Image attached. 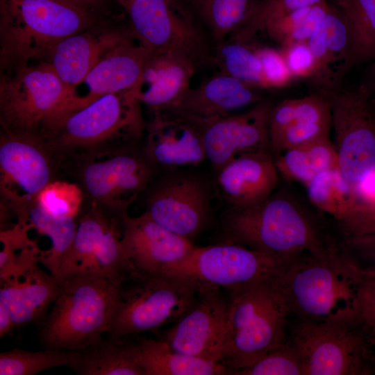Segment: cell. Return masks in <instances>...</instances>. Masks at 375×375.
Returning a JSON list of instances; mask_svg holds the SVG:
<instances>
[{"label": "cell", "instance_id": "1", "mask_svg": "<svg viewBox=\"0 0 375 375\" xmlns=\"http://www.w3.org/2000/svg\"><path fill=\"white\" fill-rule=\"evenodd\" d=\"M362 278L344 242H335L324 254L290 257L276 281L290 316L322 322L358 319Z\"/></svg>", "mask_w": 375, "mask_h": 375}, {"label": "cell", "instance_id": "2", "mask_svg": "<svg viewBox=\"0 0 375 375\" xmlns=\"http://www.w3.org/2000/svg\"><path fill=\"white\" fill-rule=\"evenodd\" d=\"M146 128L133 90L103 95L67 112L40 135L58 163L133 145Z\"/></svg>", "mask_w": 375, "mask_h": 375}, {"label": "cell", "instance_id": "3", "mask_svg": "<svg viewBox=\"0 0 375 375\" xmlns=\"http://www.w3.org/2000/svg\"><path fill=\"white\" fill-rule=\"evenodd\" d=\"M223 228L228 242L278 258L324 254L335 242L324 236L297 201L282 193L249 206L229 208Z\"/></svg>", "mask_w": 375, "mask_h": 375}, {"label": "cell", "instance_id": "4", "mask_svg": "<svg viewBox=\"0 0 375 375\" xmlns=\"http://www.w3.org/2000/svg\"><path fill=\"white\" fill-rule=\"evenodd\" d=\"M124 276H76L61 281L39 339L44 349L81 351L108 330Z\"/></svg>", "mask_w": 375, "mask_h": 375}, {"label": "cell", "instance_id": "5", "mask_svg": "<svg viewBox=\"0 0 375 375\" xmlns=\"http://www.w3.org/2000/svg\"><path fill=\"white\" fill-rule=\"evenodd\" d=\"M276 277L226 291L229 313L224 364L228 374L250 366L288 340L290 313Z\"/></svg>", "mask_w": 375, "mask_h": 375}, {"label": "cell", "instance_id": "6", "mask_svg": "<svg viewBox=\"0 0 375 375\" xmlns=\"http://www.w3.org/2000/svg\"><path fill=\"white\" fill-rule=\"evenodd\" d=\"M93 22L92 10L54 0H1V59L16 66L47 56Z\"/></svg>", "mask_w": 375, "mask_h": 375}, {"label": "cell", "instance_id": "7", "mask_svg": "<svg viewBox=\"0 0 375 375\" xmlns=\"http://www.w3.org/2000/svg\"><path fill=\"white\" fill-rule=\"evenodd\" d=\"M288 339L300 356L303 375L375 373V343L358 319H295L289 324Z\"/></svg>", "mask_w": 375, "mask_h": 375}, {"label": "cell", "instance_id": "8", "mask_svg": "<svg viewBox=\"0 0 375 375\" xmlns=\"http://www.w3.org/2000/svg\"><path fill=\"white\" fill-rule=\"evenodd\" d=\"M129 277L133 281L119 289L106 335L126 337L176 322L199 296L194 285L172 276Z\"/></svg>", "mask_w": 375, "mask_h": 375}, {"label": "cell", "instance_id": "9", "mask_svg": "<svg viewBox=\"0 0 375 375\" xmlns=\"http://www.w3.org/2000/svg\"><path fill=\"white\" fill-rule=\"evenodd\" d=\"M67 90L48 61L15 66L0 84L4 132L40 135L63 112Z\"/></svg>", "mask_w": 375, "mask_h": 375}, {"label": "cell", "instance_id": "10", "mask_svg": "<svg viewBox=\"0 0 375 375\" xmlns=\"http://www.w3.org/2000/svg\"><path fill=\"white\" fill-rule=\"evenodd\" d=\"M290 257H275L228 242L194 247L161 274L188 281L199 292L210 288L228 291L275 278Z\"/></svg>", "mask_w": 375, "mask_h": 375}, {"label": "cell", "instance_id": "11", "mask_svg": "<svg viewBox=\"0 0 375 375\" xmlns=\"http://www.w3.org/2000/svg\"><path fill=\"white\" fill-rule=\"evenodd\" d=\"M79 185L93 204L121 217L153 180L155 168L133 145L73 161Z\"/></svg>", "mask_w": 375, "mask_h": 375}, {"label": "cell", "instance_id": "12", "mask_svg": "<svg viewBox=\"0 0 375 375\" xmlns=\"http://www.w3.org/2000/svg\"><path fill=\"white\" fill-rule=\"evenodd\" d=\"M324 94L331 106L338 169L357 188L375 169V100L360 85Z\"/></svg>", "mask_w": 375, "mask_h": 375}, {"label": "cell", "instance_id": "13", "mask_svg": "<svg viewBox=\"0 0 375 375\" xmlns=\"http://www.w3.org/2000/svg\"><path fill=\"white\" fill-rule=\"evenodd\" d=\"M57 162L42 137L3 132L0 140L1 210L15 218L54 180Z\"/></svg>", "mask_w": 375, "mask_h": 375}, {"label": "cell", "instance_id": "14", "mask_svg": "<svg viewBox=\"0 0 375 375\" xmlns=\"http://www.w3.org/2000/svg\"><path fill=\"white\" fill-rule=\"evenodd\" d=\"M120 217L91 204L78 219L72 244L65 256L56 278L86 275L129 276L123 253Z\"/></svg>", "mask_w": 375, "mask_h": 375}, {"label": "cell", "instance_id": "15", "mask_svg": "<svg viewBox=\"0 0 375 375\" xmlns=\"http://www.w3.org/2000/svg\"><path fill=\"white\" fill-rule=\"evenodd\" d=\"M127 12L133 33L151 53L176 50L197 66L211 64L210 52L199 30L177 11L172 0H116Z\"/></svg>", "mask_w": 375, "mask_h": 375}, {"label": "cell", "instance_id": "16", "mask_svg": "<svg viewBox=\"0 0 375 375\" xmlns=\"http://www.w3.org/2000/svg\"><path fill=\"white\" fill-rule=\"evenodd\" d=\"M145 190V211L167 230L190 240L208 226L210 192L197 176L177 170L167 172Z\"/></svg>", "mask_w": 375, "mask_h": 375}, {"label": "cell", "instance_id": "17", "mask_svg": "<svg viewBox=\"0 0 375 375\" xmlns=\"http://www.w3.org/2000/svg\"><path fill=\"white\" fill-rule=\"evenodd\" d=\"M228 313L227 294L220 288L204 290L199 292L196 303L174 322L162 340L178 352L224 364Z\"/></svg>", "mask_w": 375, "mask_h": 375}, {"label": "cell", "instance_id": "18", "mask_svg": "<svg viewBox=\"0 0 375 375\" xmlns=\"http://www.w3.org/2000/svg\"><path fill=\"white\" fill-rule=\"evenodd\" d=\"M120 218L121 243L129 276L161 274L195 247L190 240L157 223L146 211L138 217L125 212Z\"/></svg>", "mask_w": 375, "mask_h": 375}, {"label": "cell", "instance_id": "19", "mask_svg": "<svg viewBox=\"0 0 375 375\" xmlns=\"http://www.w3.org/2000/svg\"><path fill=\"white\" fill-rule=\"evenodd\" d=\"M272 107L270 102L262 100L242 113L194 122L201 131L207 159L217 171L241 154L269 149L268 126Z\"/></svg>", "mask_w": 375, "mask_h": 375}, {"label": "cell", "instance_id": "20", "mask_svg": "<svg viewBox=\"0 0 375 375\" xmlns=\"http://www.w3.org/2000/svg\"><path fill=\"white\" fill-rule=\"evenodd\" d=\"M150 54L140 43L123 35L106 49L74 89L81 88L82 92L69 101L63 114L82 108L103 95L133 90Z\"/></svg>", "mask_w": 375, "mask_h": 375}, {"label": "cell", "instance_id": "21", "mask_svg": "<svg viewBox=\"0 0 375 375\" xmlns=\"http://www.w3.org/2000/svg\"><path fill=\"white\" fill-rule=\"evenodd\" d=\"M145 129L142 153L154 168L172 172L207 160L199 126L182 115L171 112L153 114Z\"/></svg>", "mask_w": 375, "mask_h": 375}, {"label": "cell", "instance_id": "22", "mask_svg": "<svg viewBox=\"0 0 375 375\" xmlns=\"http://www.w3.org/2000/svg\"><path fill=\"white\" fill-rule=\"evenodd\" d=\"M268 127L269 149L279 154L329 137L332 127L329 100L319 92L301 98L285 99L273 106Z\"/></svg>", "mask_w": 375, "mask_h": 375}, {"label": "cell", "instance_id": "23", "mask_svg": "<svg viewBox=\"0 0 375 375\" xmlns=\"http://www.w3.org/2000/svg\"><path fill=\"white\" fill-rule=\"evenodd\" d=\"M197 67L190 56L180 51L151 53L133 91L152 115L170 111L190 88Z\"/></svg>", "mask_w": 375, "mask_h": 375}, {"label": "cell", "instance_id": "24", "mask_svg": "<svg viewBox=\"0 0 375 375\" xmlns=\"http://www.w3.org/2000/svg\"><path fill=\"white\" fill-rule=\"evenodd\" d=\"M260 90L219 72L190 87L178 106L168 112L194 122L217 119L263 100Z\"/></svg>", "mask_w": 375, "mask_h": 375}, {"label": "cell", "instance_id": "25", "mask_svg": "<svg viewBox=\"0 0 375 375\" xmlns=\"http://www.w3.org/2000/svg\"><path fill=\"white\" fill-rule=\"evenodd\" d=\"M217 172V186L230 208L264 200L273 193L278 178L275 160L267 150L241 154Z\"/></svg>", "mask_w": 375, "mask_h": 375}, {"label": "cell", "instance_id": "26", "mask_svg": "<svg viewBox=\"0 0 375 375\" xmlns=\"http://www.w3.org/2000/svg\"><path fill=\"white\" fill-rule=\"evenodd\" d=\"M315 61L311 80L318 92L328 94L340 89L353 67L349 33L338 7H332L308 40Z\"/></svg>", "mask_w": 375, "mask_h": 375}, {"label": "cell", "instance_id": "27", "mask_svg": "<svg viewBox=\"0 0 375 375\" xmlns=\"http://www.w3.org/2000/svg\"><path fill=\"white\" fill-rule=\"evenodd\" d=\"M39 264L0 281V302L8 308L15 328L40 324L60 292V282Z\"/></svg>", "mask_w": 375, "mask_h": 375}, {"label": "cell", "instance_id": "28", "mask_svg": "<svg viewBox=\"0 0 375 375\" xmlns=\"http://www.w3.org/2000/svg\"><path fill=\"white\" fill-rule=\"evenodd\" d=\"M122 36L97 37L81 31L62 40L50 50L48 62L67 88V98L106 49Z\"/></svg>", "mask_w": 375, "mask_h": 375}, {"label": "cell", "instance_id": "29", "mask_svg": "<svg viewBox=\"0 0 375 375\" xmlns=\"http://www.w3.org/2000/svg\"><path fill=\"white\" fill-rule=\"evenodd\" d=\"M135 348L144 375L228 374L223 363L178 352L162 339H142L135 342Z\"/></svg>", "mask_w": 375, "mask_h": 375}, {"label": "cell", "instance_id": "30", "mask_svg": "<svg viewBox=\"0 0 375 375\" xmlns=\"http://www.w3.org/2000/svg\"><path fill=\"white\" fill-rule=\"evenodd\" d=\"M107 335L78 351L72 368L79 375H144L135 342Z\"/></svg>", "mask_w": 375, "mask_h": 375}, {"label": "cell", "instance_id": "31", "mask_svg": "<svg viewBox=\"0 0 375 375\" xmlns=\"http://www.w3.org/2000/svg\"><path fill=\"white\" fill-rule=\"evenodd\" d=\"M16 222L34 231L38 238L44 237L48 240L49 249L40 254L39 262L56 278L60 266L72 244L78 218L54 217L46 213L35 201L16 217Z\"/></svg>", "mask_w": 375, "mask_h": 375}, {"label": "cell", "instance_id": "32", "mask_svg": "<svg viewBox=\"0 0 375 375\" xmlns=\"http://www.w3.org/2000/svg\"><path fill=\"white\" fill-rule=\"evenodd\" d=\"M275 164L284 178L305 185L322 172L338 169L336 149L330 136L285 151Z\"/></svg>", "mask_w": 375, "mask_h": 375}, {"label": "cell", "instance_id": "33", "mask_svg": "<svg viewBox=\"0 0 375 375\" xmlns=\"http://www.w3.org/2000/svg\"><path fill=\"white\" fill-rule=\"evenodd\" d=\"M306 187L312 203L336 221L361 201L357 188L345 180L338 168L322 172Z\"/></svg>", "mask_w": 375, "mask_h": 375}, {"label": "cell", "instance_id": "34", "mask_svg": "<svg viewBox=\"0 0 375 375\" xmlns=\"http://www.w3.org/2000/svg\"><path fill=\"white\" fill-rule=\"evenodd\" d=\"M349 33L353 67L375 59V0H338Z\"/></svg>", "mask_w": 375, "mask_h": 375}, {"label": "cell", "instance_id": "35", "mask_svg": "<svg viewBox=\"0 0 375 375\" xmlns=\"http://www.w3.org/2000/svg\"><path fill=\"white\" fill-rule=\"evenodd\" d=\"M259 0H194L214 39L220 42L244 26Z\"/></svg>", "mask_w": 375, "mask_h": 375}, {"label": "cell", "instance_id": "36", "mask_svg": "<svg viewBox=\"0 0 375 375\" xmlns=\"http://www.w3.org/2000/svg\"><path fill=\"white\" fill-rule=\"evenodd\" d=\"M211 64L222 73L259 89L265 88L260 60L255 47L248 42L230 38L217 42Z\"/></svg>", "mask_w": 375, "mask_h": 375}, {"label": "cell", "instance_id": "37", "mask_svg": "<svg viewBox=\"0 0 375 375\" xmlns=\"http://www.w3.org/2000/svg\"><path fill=\"white\" fill-rule=\"evenodd\" d=\"M78 351L44 349L30 351L15 348L0 353V375H33L47 369L75 365Z\"/></svg>", "mask_w": 375, "mask_h": 375}, {"label": "cell", "instance_id": "38", "mask_svg": "<svg viewBox=\"0 0 375 375\" xmlns=\"http://www.w3.org/2000/svg\"><path fill=\"white\" fill-rule=\"evenodd\" d=\"M84 192L76 183L54 179L40 192L36 202L47 214L57 218H77Z\"/></svg>", "mask_w": 375, "mask_h": 375}, {"label": "cell", "instance_id": "39", "mask_svg": "<svg viewBox=\"0 0 375 375\" xmlns=\"http://www.w3.org/2000/svg\"><path fill=\"white\" fill-rule=\"evenodd\" d=\"M323 0H259L247 24L228 38L249 42L258 33L264 31L270 22L297 9L311 6Z\"/></svg>", "mask_w": 375, "mask_h": 375}, {"label": "cell", "instance_id": "40", "mask_svg": "<svg viewBox=\"0 0 375 375\" xmlns=\"http://www.w3.org/2000/svg\"><path fill=\"white\" fill-rule=\"evenodd\" d=\"M237 375H303L300 356L288 340L250 366L235 370Z\"/></svg>", "mask_w": 375, "mask_h": 375}, {"label": "cell", "instance_id": "41", "mask_svg": "<svg viewBox=\"0 0 375 375\" xmlns=\"http://www.w3.org/2000/svg\"><path fill=\"white\" fill-rule=\"evenodd\" d=\"M261 65L265 88H281L294 80L279 50L268 47H255Z\"/></svg>", "mask_w": 375, "mask_h": 375}, {"label": "cell", "instance_id": "42", "mask_svg": "<svg viewBox=\"0 0 375 375\" xmlns=\"http://www.w3.org/2000/svg\"><path fill=\"white\" fill-rule=\"evenodd\" d=\"M337 222L343 238L375 233V202L360 201Z\"/></svg>", "mask_w": 375, "mask_h": 375}, {"label": "cell", "instance_id": "43", "mask_svg": "<svg viewBox=\"0 0 375 375\" xmlns=\"http://www.w3.org/2000/svg\"><path fill=\"white\" fill-rule=\"evenodd\" d=\"M280 51L294 80L312 78L315 70V61L307 42L283 46Z\"/></svg>", "mask_w": 375, "mask_h": 375}, {"label": "cell", "instance_id": "44", "mask_svg": "<svg viewBox=\"0 0 375 375\" xmlns=\"http://www.w3.org/2000/svg\"><path fill=\"white\" fill-rule=\"evenodd\" d=\"M343 242L361 273L375 276V233L344 238Z\"/></svg>", "mask_w": 375, "mask_h": 375}, {"label": "cell", "instance_id": "45", "mask_svg": "<svg viewBox=\"0 0 375 375\" xmlns=\"http://www.w3.org/2000/svg\"><path fill=\"white\" fill-rule=\"evenodd\" d=\"M360 290L358 320L375 343V276L362 274Z\"/></svg>", "mask_w": 375, "mask_h": 375}, {"label": "cell", "instance_id": "46", "mask_svg": "<svg viewBox=\"0 0 375 375\" xmlns=\"http://www.w3.org/2000/svg\"><path fill=\"white\" fill-rule=\"evenodd\" d=\"M361 201L375 202V169L357 187Z\"/></svg>", "mask_w": 375, "mask_h": 375}, {"label": "cell", "instance_id": "47", "mask_svg": "<svg viewBox=\"0 0 375 375\" xmlns=\"http://www.w3.org/2000/svg\"><path fill=\"white\" fill-rule=\"evenodd\" d=\"M360 85L366 90L371 98L375 100V59L370 62Z\"/></svg>", "mask_w": 375, "mask_h": 375}, {"label": "cell", "instance_id": "48", "mask_svg": "<svg viewBox=\"0 0 375 375\" xmlns=\"http://www.w3.org/2000/svg\"><path fill=\"white\" fill-rule=\"evenodd\" d=\"M14 328L12 318L8 308L0 302V338L8 334Z\"/></svg>", "mask_w": 375, "mask_h": 375}, {"label": "cell", "instance_id": "49", "mask_svg": "<svg viewBox=\"0 0 375 375\" xmlns=\"http://www.w3.org/2000/svg\"><path fill=\"white\" fill-rule=\"evenodd\" d=\"M92 10L102 4L103 0H54Z\"/></svg>", "mask_w": 375, "mask_h": 375}, {"label": "cell", "instance_id": "50", "mask_svg": "<svg viewBox=\"0 0 375 375\" xmlns=\"http://www.w3.org/2000/svg\"><path fill=\"white\" fill-rule=\"evenodd\" d=\"M175 3H176V2L179 0H172Z\"/></svg>", "mask_w": 375, "mask_h": 375}, {"label": "cell", "instance_id": "51", "mask_svg": "<svg viewBox=\"0 0 375 375\" xmlns=\"http://www.w3.org/2000/svg\"><path fill=\"white\" fill-rule=\"evenodd\" d=\"M194 0H192V2Z\"/></svg>", "mask_w": 375, "mask_h": 375}, {"label": "cell", "instance_id": "52", "mask_svg": "<svg viewBox=\"0 0 375 375\" xmlns=\"http://www.w3.org/2000/svg\"><path fill=\"white\" fill-rule=\"evenodd\" d=\"M174 2V1H173Z\"/></svg>", "mask_w": 375, "mask_h": 375}]
</instances>
